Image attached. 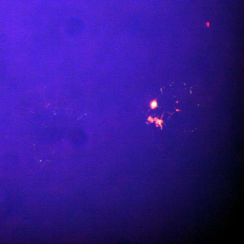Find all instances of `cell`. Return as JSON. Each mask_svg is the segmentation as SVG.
<instances>
[{"mask_svg": "<svg viewBox=\"0 0 244 244\" xmlns=\"http://www.w3.org/2000/svg\"><path fill=\"white\" fill-rule=\"evenodd\" d=\"M155 119L154 120L155 121L156 124L159 125L162 128V124L163 123V121L162 120H158V119H157V118H155Z\"/></svg>", "mask_w": 244, "mask_h": 244, "instance_id": "cell-2", "label": "cell"}, {"mask_svg": "<svg viewBox=\"0 0 244 244\" xmlns=\"http://www.w3.org/2000/svg\"><path fill=\"white\" fill-rule=\"evenodd\" d=\"M207 26H209V23H207Z\"/></svg>", "mask_w": 244, "mask_h": 244, "instance_id": "cell-4", "label": "cell"}, {"mask_svg": "<svg viewBox=\"0 0 244 244\" xmlns=\"http://www.w3.org/2000/svg\"><path fill=\"white\" fill-rule=\"evenodd\" d=\"M148 120L149 121H150L151 122V123H152V122H153L154 121L153 119L151 117H149L148 119Z\"/></svg>", "mask_w": 244, "mask_h": 244, "instance_id": "cell-3", "label": "cell"}, {"mask_svg": "<svg viewBox=\"0 0 244 244\" xmlns=\"http://www.w3.org/2000/svg\"><path fill=\"white\" fill-rule=\"evenodd\" d=\"M150 106L152 109H155L157 107V103L156 100H154L151 102Z\"/></svg>", "mask_w": 244, "mask_h": 244, "instance_id": "cell-1", "label": "cell"}]
</instances>
